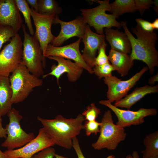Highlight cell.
Returning <instances> with one entry per match:
<instances>
[{
  "instance_id": "1",
  "label": "cell",
  "mask_w": 158,
  "mask_h": 158,
  "mask_svg": "<svg viewBox=\"0 0 158 158\" xmlns=\"http://www.w3.org/2000/svg\"><path fill=\"white\" fill-rule=\"evenodd\" d=\"M120 23L130 42L131 50L130 55L131 59L145 63L150 74H153L155 67L158 66V52L155 47L158 37L156 32H146L137 24L132 29L137 37L135 38L128 29L126 22L121 21Z\"/></svg>"
},
{
  "instance_id": "2",
  "label": "cell",
  "mask_w": 158,
  "mask_h": 158,
  "mask_svg": "<svg viewBox=\"0 0 158 158\" xmlns=\"http://www.w3.org/2000/svg\"><path fill=\"white\" fill-rule=\"evenodd\" d=\"M37 119L55 145L67 149L73 147V138L84 129L83 123L85 120L81 114L75 118H67L58 114L54 119H44L38 116Z\"/></svg>"
},
{
  "instance_id": "3",
  "label": "cell",
  "mask_w": 158,
  "mask_h": 158,
  "mask_svg": "<svg viewBox=\"0 0 158 158\" xmlns=\"http://www.w3.org/2000/svg\"><path fill=\"white\" fill-rule=\"evenodd\" d=\"M9 78L13 104L24 101L34 88L41 86L43 83L42 79L31 73L21 62L12 72Z\"/></svg>"
},
{
  "instance_id": "4",
  "label": "cell",
  "mask_w": 158,
  "mask_h": 158,
  "mask_svg": "<svg viewBox=\"0 0 158 158\" xmlns=\"http://www.w3.org/2000/svg\"><path fill=\"white\" fill-rule=\"evenodd\" d=\"M114 121L111 111H105L100 122L99 136L97 141L92 144L94 149L114 150L125 140L127 133L125 129L114 124Z\"/></svg>"
},
{
  "instance_id": "5",
  "label": "cell",
  "mask_w": 158,
  "mask_h": 158,
  "mask_svg": "<svg viewBox=\"0 0 158 158\" xmlns=\"http://www.w3.org/2000/svg\"><path fill=\"white\" fill-rule=\"evenodd\" d=\"M21 28L24 37L21 62L31 73L39 78L44 75L43 68L45 66L42 51L38 40L27 32L25 25Z\"/></svg>"
},
{
  "instance_id": "6",
  "label": "cell",
  "mask_w": 158,
  "mask_h": 158,
  "mask_svg": "<svg viewBox=\"0 0 158 158\" xmlns=\"http://www.w3.org/2000/svg\"><path fill=\"white\" fill-rule=\"evenodd\" d=\"M99 4L91 8L82 9L80 10L82 17L86 24L93 27L97 34H104V28L121 27L120 23L116 20L117 17L113 14H107L110 11V4L109 0L96 1Z\"/></svg>"
},
{
  "instance_id": "7",
  "label": "cell",
  "mask_w": 158,
  "mask_h": 158,
  "mask_svg": "<svg viewBox=\"0 0 158 158\" xmlns=\"http://www.w3.org/2000/svg\"><path fill=\"white\" fill-rule=\"evenodd\" d=\"M7 115L9 118V123L5 128L7 137L2 143L3 147L6 148L8 150L20 148L35 138L33 133H27L21 127L20 122L23 117L18 110L12 108Z\"/></svg>"
},
{
  "instance_id": "8",
  "label": "cell",
  "mask_w": 158,
  "mask_h": 158,
  "mask_svg": "<svg viewBox=\"0 0 158 158\" xmlns=\"http://www.w3.org/2000/svg\"><path fill=\"white\" fill-rule=\"evenodd\" d=\"M22 50L23 42L17 33L0 51V76L9 77L21 62Z\"/></svg>"
},
{
  "instance_id": "9",
  "label": "cell",
  "mask_w": 158,
  "mask_h": 158,
  "mask_svg": "<svg viewBox=\"0 0 158 158\" xmlns=\"http://www.w3.org/2000/svg\"><path fill=\"white\" fill-rule=\"evenodd\" d=\"M148 70L147 66L144 67L130 78L126 80H121L112 75L104 78V83L108 87L107 93V100L112 103L122 99Z\"/></svg>"
},
{
  "instance_id": "10",
  "label": "cell",
  "mask_w": 158,
  "mask_h": 158,
  "mask_svg": "<svg viewBox=\"0 0 158 158\" xmlns=\"http://www.w3.org/2000/svg\"><path fill=\"white\" fill-rule=\"evenodd\" d=\"M99 103L106 106L114 112L118 118L116 124L124 128L141 124L144 122L145 117L155 116L157 113V110L154 108H141L137 111L121 109L112 104L108 100H101Z\"/></svg>"
},
{
  "instance_id": "11",
  "label": "cell",
  "mask_w": 158,
  "mask_h": 158,
  "mask_svg": "<svg viewBox=\"0 0 158 158\" xmlns=\"http://www.w3.org/2000/svg\"><path fill=\"white\" fill-rule=\"evenodd\" d=\"M55 145L43 128L39 130L36 137L18 149L4 152L7 158H31L35 154L46 148Z\"/></svg>"
},
{
  "instance_id": "12",
  "label": "cell",
  "mask_w": 158,
  "mask_h": 158,
  "mask_svg": "<svg viewBox=\"0 0 158 158\" xmlns=\"http://www.w3.org/2000/svg\"><path fill=\"white\" fill-rule=\"evenodd\" d=\"M30 12L35 28L34 36L40 43L43 57L48 45L54 37L51 33V28L56 16L40 14L31 8ZM44 61L46 65L44 59Z\"/></svg>"
},
{
  "instance_id": "13",
  "label": "cell",
  "mask_w": 158,
  "mask_h": 158,
  "mask_svg": "<svg viewBox=\"0 0 158 158\" xmlns=\"http://www.w3.org/2000/svg\"><path fill=\"white\" fill-rule=\"evenodd\" d=\"M53 24H59L61 30L56 37L54 36L50 44L55 47H59L69 39L77 37L82 39L83 37L86 24L83 17L79 16L72 20L66 22L62 21L56 16Z\"/></svg>"
},
{
  "instance_id": "14",
  "label": "cell",
  "mask_w": 158,
  "mask_h": 158,
  "mask_svg": "<svg viewBox=\"0 0 158 158\" xmlns=\"http://www.w3.org/2000/svg\"><path fill=\"white\" fill-rule=\"evenodd\" d=\"M81 39L76 42L63 47H55L49 44L43 56L44 61L49 56H58L73 60L90 74L93 73L92 69L90 68L84 61L79 49Z\"/></svg>"
},
{
  "instance_id": "15",
  "label": "cell",
  "mask_w": 158,
  "mask_h": 158,
  "mask_svg": "<svg viewBox=\"0 0 158 158\" xmlns=\"http://www.w3.org/2000/svg\"><path fill=\"white\" fill-rule=\"evenodd\" d=\"M47 58L56 61L57 65H53L51 68V71L42 76L44 78L49 75L54 76L56 79L58 84L61 75L67 73L68 80L74 82L79 78L83 71V69L75 62H73L69 59L58 56H49Z\"/></svg>"
},
{
  "instance_id": "16",
  "label": "cell",
  "mask_w": 158,
  "mask_h": 158,
  "mask_svg": "<svg viewBox=\"0 0 158 158\" xmlns=\"http://www.w3.org/2000/svg\"><path fill=\"white\" fill-rule=\"evenodd\" d=\"M82 40L84 47L82 56L87 65L92 69L94 66V61L97 51L105 42V35L94 32L91 30L90 26L86 24Z\"/></svg>"
},
{
  "instance_id": "17",
  "label": "cell",
  "mask_w": 158,
  "mask_h": 158,
  "mask_svg": "<svg viewBox=\"0 0 158 158\" xmlns=\"http://www.w3.org/2000/svg\"><path fill=\"white\" fill-rule=\"evenodd\" d=\"M23 19L14 0H0V24L12 28L17 32Z\"/></svg>"
},
{
  "instance_id": "18",
  "label": "cell",
  "mask_w": 158,
  "mask_h": 158,
  "mask_svg": "<svg viewBox=\"0 0 158 158\" xmlns=\"http://www.w3.org/2000/svg\"><path fill=\"white\" fill-rule=\"evenodd\" d=\"M105 40L111 47V49L126 54H130L131 44L127 35L125 32L114 30L111 28H104Z\"/></svg>"
},
{
  "instance_id": "19",
  "label": "cell",
  "mask_w": 158,
  "mask_h": 158,
  "mask_svg": "<svg viewBox=\"0 0 158 158\" xmlns=\"http://www.w3.org/2000/svg\"><path fill=\"white\" fill-rule=\"evenodd\" d=\"M158 92V85L153 86L147 85L138 87L131 93L115 102L114 105L117 107L125 108L129 110L133 106L146 95Z\"/></svg>"
},
{
  "instance_id": "20",
  "label": "cell",
  "mask_w": 158,
  "mask_h": 158,
  "mask_svg": "<svg viewBox=\"0 0 158 158\" xmlns=\"http://www.w3.org/2000/svg\"><path fill=\"white\" fill-rule=\"evenodd\" d=\"M109 61L114 69L115 71L122 76L127 75L134 65L130 55L120 52L111 49L108 56Z\"/></svg>"
},
{
  "instance_id": "21",
  "label": "cell",
  "mask_w": 158,
  "mask_h": 158,
  "mask_svg": "<svg viewBox=\"0 0 158 158\" xmlns=\"http://www.w3.org/2000/svg\"><path fill=\"white\" fill-rule=\"evenodd\" d=\"M12 93L9 77L0 76V114H7L12 109Z\"/></svg>"
},
{
  "instance_id": "22",
  "label": "cell",
  "mask_w": 158,
  "mask_h": 158,
  "mask_svg": "<svg viewBox=\"0 0 158 158\" xmlns=\"http://www.w3.org/2000/svg\"><path fill=\"white\" fill-rule=\"evenodd\" d=\"M110 12L117 18L127 13H133L137 10L134 0H115L110 4Z\"/></svg>"
},
{
  "instance_id": "23",
  "label": "cell",
  "mask_w": 158,
  "mask_h": 158,
  "mask_svg": "<svg viewBox=\"0 0 158 158\" xmlns=\"http://www.w3.org/2000/svg\"><path fill=\"white\" fill-rule=\"evenodd\" d=\"M145 149L141 153L142 158L158 156V131H156L147 135L143 140Z\"/></svg>"
},
{
  "instance_id": "24",
  "label": "cell",
  "mask_w": 158,
  "mask_h": 158,
  "mask_svg": "<svg viewBox=\"0 0 158 158\" xmlns=\"http://www.w3.org/2000/svg\"><path fill=\"white\" fill-rule=\"evenodd\" d=\"M38 12L42 14L57 16L62 11L56 1L54 0H37Z\"/></svg>"
},
{
  "instance_id": "25",
  "label": "cell",
  "mask_w": 158,
  "mask_h": 158,
  "mask_svg": "<svg viewBox=\"0 0 158 158\" xmlns=\"http://www.w3.org/2000/svg\"><path fill=\"white\" fill-rule=\"evenodd\" d=\"M15 1L20 12L24 17L30 34L34 35L35 34L33 28L31 19L30 8L25 0H14Z\"/></svg>"
},
{
  "instance_id": "26",
  "label": "cell",
  "mask_w": 158,
  "mask_h": 158,
  "mask_svg": "<svg viewBox=\"0 0 158 158\" xmlns=\"http://www.w3.org/2000/svg\"><path fill=\"white\" fill-rule=\"evenodd\" d=\"M92 70L93 73L99 79L112 75V72L115 71L109 62L102 65L95 66Z\"/></svg>"
},
{
  "instance_id": "27",
  "label": "cell",
  "mask_w": 158,
  "mask_h": 158,
  "mask_svg": "<svg viewBox=\"0 0 158 158\" xmlns=\"http://www.w3.org/2000/svg\"><path fill=\"white\" fill-rule=\"evenodd\" d=\"M17 33L10 27L0 24V50L4 43L10 41Z\"/></svg>"
},
{
  "instance_id": "28",
  "label": "cell",
  "mask_w": 158,
  "mask_h": 158,
  "mask_svg": "<svg viewBox=\"0 0 158 158\" xmlns=\"http://www.w3.org/2000/svg\"><path fill=\"white\" fill-rule=\"evenodd\" d=\"M101 113L100 109L97 107L95 103H92L87 107L86 109L81 114L85 120L92 121L96 120Z\"/></svg>"
},
{
  "instance_id": "29",
  "label": "cell",
  "mask_w": 158,
  "mask_h": 158,
  "mask_svg": "<svg viewBox=\"0 0 158 158\" xmlns=\"http://www.w3.org/2000/svg\"><path fill=\"white\" fill-rule=\"evenodd\" d=\"M101 122L96 120L92 121H86L84 125L86 135L89 136L92 134L96 135L99 132Z\"/></svg>"
},
{
  "instance_id": "30",
  "label": "cell",
  "mask_w": 158,
  "mask_h": 158,
  "mask_svg": "<svg viewBox=\"0 0 158 158\" xmlns=\"http://www.w3.org/2000/svg\"><path fill=\"white\" fill-rule=\"evenodd\" d=\"M107 45V44L105 42L98 50V55L95 60L94 66L102 65L109 62L108 56L106 54V52Z\"/></svg>"
},
{
  "instance_id": "31",
  "label": "cell",
  "mask_w": 158,
  "mask_h": 158,
  "mask_svg": "<svg viewBox=\"0 0 158 158\" xmlns=\"http://www.w3.org/2000/svg\"><path fill=\"white\" fill-rule=\"evenodd\" d=\"M136 10L142 16L144 12L152 7L153 1L152 0H134Z\"/></svg>"
},
{
  "instance_id": "32",
  "label": "cell",
  "mask_w": 158,
  "mask_h": 158,
  "mask_svg": "<svg viewBox=\"0 0 158 158\" xmlns=\"http://www.w3.org/2000/svg\"><path fill=\"white\" fill-rule=\"evenodd\" d=\"M55 150L52 147L45 148L34 154L31 158H54Z\"/></svg>"
},
{
  "instance_id": "33",
  "label": "cell",
  "mask_w": 158,
  "mask_h": 158,
  "mask_svg": "<svg viewBox=\"0 0 158 158\" xmlns=\"http://www.w3.org/2000/svg\"><path fill=\"white\" fill-rule=\"evenodd\" d=\"M135 20L144 31L148 32H152L154 31L151 23L141 18H136Z\"/></svg>"
},
{
  "instance_id": "34",
  "label": "cell",
  "mask_w": 158,
  "mask_h": 158,
  "mask_svg": "<svg viewBox=\"0 0 158 158\" xmlns=\"http://www.w3.org/2000/svg\"><path fill=\"white\" fill-rule=\"evenodd\" d=\"M73 147L75 152L78 158H85L81 150L77 137H75L73 139Z\"/></svg>"
},
{
  "instance_id": "35",
  "label": "cell",
  "mask_w": 158,
  "mask_h": 158,
  "mask_svg": "<svg viewBox=\"0 0 158 158\" xmlns=\"http://www.w3.org/2000/svg\"><path fill=\"white\" fill-rule=\"evenodd\" d=\"M1 116L0 114V138H6L7 137L6 132L5 128L3 127L2 125Z\"/></svg>"
},
{
  "instance_id": "36",
  "label": "cell",
  "mask_w": 158,
  "mask_h": 158,
  "mask_svg": "<svg viewBox=\"0 0 158 158\" xmlns=\"http://www.w3.org/2000/svg\"><path fill=\"white\" fill-rule=\"evenodd\" d=\"M28 4L35 11L38 12L37 0H26Z\"/></svg>"
},
{
  "instance_id": "37",
  "label": "cell",
  "mask_w": 158,
  "mask_h": 158,
  "mask_svg": "<svg viewBox=\"0 0 158 158\" xmlns=\"http://www.w3.org/2000/svg\"><path fill=\"white\" fill-rule=\"evenodd\" d=\"M158 81V73L152 77L148 80V83L150 86H153L155 83Z\"/></svg>"
},
{
  "instance_id": "38",
  "label": "cell",
  "mask_w": 158,
  "mask_h": 158,
  "mask_svg": "<svg viewBox=\"0 0 158 158\" xmlns=\"http://www.w3.org/2000/svg\"><path fill=\"white\" fill-rule=\"evenodd\" d=\"M124 158H139V155L137 151H134L131 154L127 155Z\"/></svg>"
},
{
  "instance_id": "39",
  "label": "cell",
  "mask_w": 158,
  "mask_h": 158,
  "mask_svg": "<svg viewBox=\"0 0 158 158\" xmlns=\"http://www.w3.org/2000/svg\"><path fill=\"white\" fill-rule=\"evenodd\" d=\"M152 25L154 29H158V18H156L154 21L152 23Z\"/></svg>"
},
{
  "instance_id": "40",
  "label": "cell",
  "mask_w": 158,
  "mask_h": 158,
  "mask_svg": "<svg viewBox=\"0 0 158 158\" xmlns=\"http://www.w3.org/2000/svg\"><path fill=\"white\" fill-rule=\"evenodd\" d=\"M154 5L153 7V9L154 11H155L158 14V0H156L153 1V4Z\"/></svg>"
},
{
  "instance_id": "41",
  "label": "cell",
  "mask_w": 158,
  "mask_h": 158,
  "mask_svg": "<svg viewBox=\"0 0 158 158\" xmlns=\"http://www.w3.org/2000/svg\"><path fill=\"white\" fill-rule=\"evenodd\" d=\"M0 158H7L4 152H2L0 149Z\"/></svg>"
},
{
  "instance_id": "42",
  "label": "cell",
  "mask_w": 158,
  "mask_h": 158,
  "mask_svg": "<svg viewBox=\"0 0 158 158\" xmlns=\"http://www.w3.org/2000/svg\"><path fill=\"white\" fill-rule=\"evenodd\" d=\"M55 158H68L57 154H55Z\"/></svg>"
},
{
  "instance_id": "43",
  "label": "cell",
  "mask_w": 158,
  "mask_h": 158,
  "mask_svg": "<svg viewBox=\"0 0 158 158\" xmlns=\"http://www.w3.org/2000/svg\"><path fill=\"white\" fill-rule=\"evenodd\" d=\"M106 158H115V157L113 155H111L107 156Z\"/></svg>"
},
{
  "instance_id": "44",
  "label": "cell",
  "mask_w": 158,
  "mask_h": 158,
  "mask_svg": "<svg viewBox=\"0 0 158 158\" xmlns=\"http://www.w3.org/2000/svg\"><path fill=\"white\" fill-rule=\"evenodd\" d=\"M142 158H158V156L154 157H150Z\"/></svg>"
}]
</instances>
